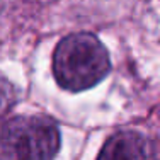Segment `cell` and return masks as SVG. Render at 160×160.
<instances>
[{
	"label": "cell",
	"instance_id": "5b68a950",
	"mask_svg": "<svg viewBox=\"0 0 160 160\" xmlns=\"http://www.w3.org/2000/svg\"><path fill=\"white\" fill-rule=\"evenodd\" d=\"M0 160H7L5 155V121L0 119Z\"/></svg>",
	"mask_w": 160,
	"mask_h": 160
},
{
	"label": "cell",
	"instance_id": "277c9868",
	"mask_svg": "<svg viewBox=\"0 0 160 160\" xmlns=\"http://www.w3.org/2000/svg\"><path fill=\"white\" fill-rule=\"evenodd\" d=\"M16 102V89L0 73V116H3Z\"/></svg>",
	"mask_w": 160,
	"mask_h": 160
},
{
	"label": "cell",
	"instance_id": "3957f363",
	"mask_svg": "<svg viewBox=\"0 0 160 160\" xmlns=\"http://www.w3.org/2000/svg\"><path fill=\"white\" fill-rule=\"evenodd\" d=\"M97 160H155V150L147 136L121 131L104 143Z\"/></svg>",
	"mask_w": 160,
	"mask_h": 160
},
{
	"label": "cell",
	"instance_id": "6da1fadb",
	"mask_svg": "<svg viewBox=\"0 0 160 160\" xmlns=\"http://www.w3.org/2000/svg\"><path fill=\"white\" fill-rule=\"evenodd\" d=\"M109 72V53L94 34L77 32L63 38L53 55V73L70 92L87 90Z\"/></svg>",
	"mask_w": 160,
	"mask_h": 160
},
{
	"label": "cell",
	"instance_id": "7a4b0ae2",
	"mask_svg": "<svg viewBox=\"0 0 160 160\" xmlns=\"http://www.w3.org/2000/svg\"><path fill=\"white\" fill-rule=\"evenodd\" d=\"M60 142V129L51 118L17 116L5 121L7 160H53Z\"/></svg>",
	"mask_w": 160,
	"mask_h": 160
}]
</instances>
